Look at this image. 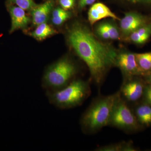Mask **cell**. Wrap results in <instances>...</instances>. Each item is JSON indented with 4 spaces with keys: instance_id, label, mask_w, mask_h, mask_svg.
I'll use <instances>...</instances> for the list:
<instances>
[{
    "instance_id": "cell-1",
    "label": "cell",
    "mask_w": 151,
    "mask_h": 151,
    "mask_svg": "<svg viewBox=\"0 0 151 151\" xmlns=\"http://www.w3.org/2000/svg\"><path fill=\"white\" fill-rule=\"evenodd\" d=\"M68 40L76 54L88 66L91 80L101 87L108 71L115 65L118 53L110 45L97 40L82 25L76 24L71 27Z\"/></svg>"
},
{
    "instance_id": "cell-2",
    "label": "cell",
    "mask_w": 151,
    "mask_h": 151,
    "mask_svg": "<svg viewBox=\"0 0 151 151\" xmlns=\"http://www.w3.org/2000/svg\"><path fill=\"white\" fill-rule=\"evenodd\" d=\"M119 91L110 95H98L81 115L80 125L82 132L94 134L108 126L113 106L120 96Z\"/></svg>"
},
{
    "instance_id": "cell-3",
    "label": "cell",
    "mask_w": 151,
    "mask_h": 151,
    "mask_svg": "<svg viewBox=\"0 0 151 151\" xmlns=\"http://www.w3.org/2000/svg\"><path fill=\"white\" fill-rule=\"evenodd\" d=\"M46 93L49 102L61 109L81 106L91 94L90 81L76 78L64 88Z\"/></svg>"
},
{
    "instance_id": "cell-4",
    "label": "cell",
    "mask_w": 151,
    "mask_h": 151,
    "mask_svg": "<svg viewBox=\"0 0 151 151\" xmlns=\"http://www.w3.org/2000/svg\"><path fill=\"white\" fill-rule=\"evenodd\" d=\"M78 68L69 58L64 57L50 65L44 73L41 86L45 93L64 88L76 79Z\"/></svg>"
},
{
    "instance_id": "cell-5",
    "label": "cell",
    "mask_w": 151,
    "mask_h": 151,
    "mask_svg": "<svg viewBox=\"0 0 151 151\" xmlns=\"http://www.w3.org/2000/svg\"><path fill=\"white\" fill-rule=\"evenodd\" d=\"M108 126L117 128L127 134L137 133L144 129L138 122L132 106L120 95L113 106Z\"/></svg>"
},
{
    "instance_id": "cell-6",
    "label": "cell",
    "mask_w": 151,
    "mask_h": 151,
    "mask_svg": "<svg viewBox=\"0 0 151 151\" xmlns=\"http://www.w3.org/2000/svg\"><path fill=\"white\" fill-rule=\"evenodd\" d=\"M146 83L140 76H134L124 79L119 90L120 96L131 106L142 101Z\"/></svg>"
},
{
    "instance_id": "cell-7",
    "label": "cell",
    "mask_w": 151,
    "mask_h": 151,
    "mask_svg": "<svg viewBox=\"0 0 151 151\" xmlns=\"http://www.w3.org/2000/svg\"><path fill=\"white\" fill-rule=\"evenodd\" d=\"M115 65L122 71L124 80L134 76L142 77L145 74L139 67L135 53L125 52L118 54Z\"/></svg>"
},
{
    "instance_id": "cell-8",
    "label": "cell",
    "mask_w": 151,
    "mask_h": 151,
    "mask_svg": "<svg viewBox=\"0 0 151 151\" xmlns=\"http://www.w3.org/2000/svg\"><path fill=\"white\" fill-rule=\"evenodd\" d=\"M147 18L135 12L128 13L120 21V26L124 34L129 35L148 23Z\"/></svg>"
},
{
    "instance_id": "cell-9",
    "label": "cell",
    "mask_w": 151,
    "mask_h": 151,
    "mask_svg": "<svg viewBox=\"0 0 151 151\" xmlns=\"http://www.w3.org/2000/svg\"><path fill=\"white\" fill-rule=\"evenodd\" d=\"M7 7L12 21L10 33H12L17 30L25 28L30 19L26 14L25 10L14 5L8 4Z\"/></svg>"
},
{
    "instance_id": "cell-10",
    "label": "cell",
    "mask_w": 151,
    "mask_h": 151,
    "mask_svg": "<svg viewBox=\"0 0 151 151\" xmlns=\"http://www.w3.org/2000/svg\"><path fill=\"white\" fill-rule=\"evenodd\" d=\"M88 19L91 24L106 18H112L115 19H119L118 17L113 13L107 6L102 3L94 4L89 9L88 12Z\"/></svg>"
},
{
    "instance_id": "cell-11",
    "label": "cell",
    "mask_w": 151,
    "mask_h": 151,
    "mask_svg": "<svg viewBox=\"0 0 151 151\" xmlns=\"http://www.w3.org/2000/svg\"><path fill=\"white\" fill-rule=\"evenodd\" d=\"M132 108L141 126L144 129L151 127V105L142 100Z\"/></svg>"
},
{
    "instance_id": "cell-12",
    "label": "cell",
    "mask_w": 151,
    "mask_h": 151,
    "mask_svg": "<svg viewBox=\"0 0 151 151\" xmlns=\"http://www.w3.org/2000/svg\"><path fill=\"white\" fill-rule=\"evenodd\" d=\"M53 6V1L49 0L40 5H37L32 9L31 11L33 24L37 26L41 24L45 23L48 19Z\"/></svg>"
},
{
    "instance_id": "cell-13",
    "label": "cell",
    "mask_w": 151,
    "mask_h": 151,
    "mask_svg": "<svg viewBox=\"0 0 151 151\" xmlns=\"http://www.w3.org/2000/svg\"><path fill=\"white\" fill-rule=\"evenodd\" d=\"M151 36V22L130 34L129 39L132 42L138 45L143 44Z\"/></svg>"
},
{
    "instance_id": "cell-14",
    "label": "cell",
    "mask_w": 151,
    "mask_h": 151,
    "mask_svg": "<svg viewBox=\"0 0 151 151\" xmlns=\"http://www.w3.org/2000/svg\"><path fill=\"white\" fill-rule=\"evenodd\" d=\"M96 151H136L138 149L134 146L133 142H120L119 143H112L107 145L101 146L94 150Z\"/></svg>"
},
{
    "instance_id": "cell-15",
    "label": "cell",
    "mask_w": 151,
    "mask_h": 151,
    "mask_svg": "<svg viewBox=\"0 0 151 151\" xmlns=\"http://www.w3.org/2000/svg\"><path fill=\"white\" fill-rule=\"evenodd\" d=\"M55 30L50 27L46 23L41 24L32 32L31 35L36 39L41 40L56 33Z\"/></svg>"
},
{
    "instance_id": "cell-16",
    "label": "cell",
    "mask_w": 151,
    "mask_h": 151,
    "mask_svg": "<svg viewBox=\"0 0 151 151\" xmlns=\"http://www.w3.org/2000/svg\"><path fill=\"white\" fill-rule=\"evenodd\" d=\"M136 60L139 67L145 73L151 71V52L135 53Z\"/></svg>"
},
{
    "instance_id": "cell-17",
    "label": "cell",
    "mask_w": 151,
    "mask_h": 151,
    "mask_svg": "<svg viewBox=\"0 0 151 151\" xmlns=\"http://www.w3.org/2000/svg\"><path fill=\"white\" fill-rule=\"evenodd\" d=\"M8 5L15 4L24 10H31L37 5L33 0H8Z\"/></svg>"
},
{
    "instance_id": "cell-18",
    "label": "cell",
    "mask_w": 151,
    "mask_h": 151,
    "mask_svg": "<svg viewBox=\"0 0 151 151\" xmlns=\"http://www.w3.org/2000/svg\"><path fill=\"white\" fill-rule=\"evenodd\" d=\"M70 14L69 12L65 11L64 13L55 17H52L51 20L52 23L55 25H60L64 23L69 18Z\"/></svg>"
},
{
    "instance_id": "cell-19",
    "label": "cell",
    "mask_w": 151,
    "mask_h": 151,
    "mask_svg": "<svg viewBox=\"0 0 151 151\" xmlns=\"http://www.w3.org/2000/svg\"><path fill=\"white\" fill-rule=\"evenodd\" d=\"M106 24L108 33H109V36H110V39H119V38H120L119 34L116 28L111 24L106 23Z\"/></svg>"
},
{
    "instance_id": "cell-20",
    "label": "cell",
    "mask_w": 151,
    "mask_h": 151,
    "mask_svg": "<svg viewBox=\"0 0 151 151\" xmlns=\"http://www.w3.org/2000/svg\"><path fill=\"white\" fill-rule=\"evenodd\" d=\"M97 32L99 35L105 39H110L106 23L101 24L98 26L97 28Z\"/></svg>"
},
{
    "instance_id": "cell-21",
    "label": "cell",
    "mask_w": 151,
    "mask_h": 151,
    "mask_svg": "<svg viewBox=\"0 0 151 151\" xmlns=\"http://www.w3.org/2000/svg\"><path fill=\"white\" fill-rule=\"evenodd\" d=\"M75 0H59V3L62 9L65 10L70 9L74 6Z\"/></svg>"
},
{
    "instance_id": "cell-22",
    "label": "cell",
    "mask_w": 151,
    "mask_h": 151,
    "mask_svg": "<svg viewBox=\"0 0 151 151\" xmlns=\"http://www.w3.org/2000/svg\"><path fill=\"white\" fill-rule=\"evenodd\" d=\"M95 0H80L79 3V7L82 8L86 6L92 4Z\"/></svg>"
},
{
    "instance_id": "cell-23",
    "label": "cell",
    "mask_w": 151,
    "mask_h": 151,
    "mask_svg": "<svg viewBox=\"0 0 151 151\" xmlns=\"http://www.w3.org/2000/svg\"><path fill=\"white\" fill-rule=\"evenodd\" d=\"M142 78L146 84H151V71L146 73Z\"/></svg>"
},
{
    "instance_id": "cell-24",
    "label": "cell",
    "mask_w": 151,
    "mask_h": 151,
    "mask_svg": "<svg viewBox=\"0 0 151 151\" xmlns=\"http://www.w3.org/2000/svg\"><path fill=\"white\" fill-rule=\"evenodd\" d=\"M134 4H145L151 6V0H128Z\"/></svg>"
},
{
    "instance_id": "cell-25",
    "label": "cell",
    "mask_w": 151,
    "mask_h": 151,
    "mask_svg": "<svg viewBox=\"0 0 151 151\" xmlns=\"http://www.w3.org/2000/svg\"><path fill=\"white\" fill-rule=\"evenodd\" d=\"M142 99L143 101L151 105V94L145 92Z\"/></svg>"
},
{
    "instance_id": "cell-26",
    "label": "cell",
    "mask_w": 151,
    "mask_h": 151,
    "mask_svg": "<svg viewBox=\"0 0 151 151\" xmlns=\"http://www.w3.org/2000/svg\"><path fill=\"white\" fill-rule=\"evenodd\" d=\"M145 92L151 94V84H146Z\"/></svg>"
}]
</instances>
